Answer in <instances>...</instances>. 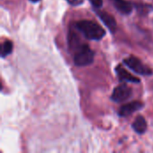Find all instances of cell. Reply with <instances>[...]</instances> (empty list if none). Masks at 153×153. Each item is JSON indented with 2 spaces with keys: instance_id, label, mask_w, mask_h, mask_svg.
<instances>
[{
  "instance_id": "cell-1",
  "label": "cell",
  "mask_w": 153,
  "mask_h": 153,
  "mask_svg": "<svg viewBox=\"0 0 153 153\" xmlns=\"http://www.w3.org/2000/svg\"><path fill=\"white\" fill-rule=\"evenodd\" d=\"M74 27L87 39L100 40L106 35V30L100 24L93 21L81 20L74 23Z\"/></svg>"
},
{
  "instance_id": "cell-2",
  "label": "cell",
  "mask_w": 153,
  "mask_h": 153,
  "mask_svg": "<svg viewBox=\"0 0 153 153\" xmlns=\"http://www.w3.org/2000/svg\"><path fill=\"white\" fill-rule=\"evenodd\" d=\"M94 52L87 44H82L74 51V62L76 66L82 67L92 64L94 59Z\"/></svg>"
},
{
  "instance_id": "cell-3",
  "label": "cell",
  "mask_w": 153,
  "mask_h": 153,
  "mask_svg": "<svg viewBox=\"0 0 153 153\" xmlns=\"http://www.w3.org/2000/svg\"><path fill=\"white\" fill-rule=\"evenodd\" d=\"M124 64L138 74L146 76L152 74V70L134 56H130L129 57L125 58Z\"/></svg>"
},
{
  "instance_id": "cell-4",
  "label": "cell",
  "mask_w": 153,
  "mask_h": 153,
  "mask_svg": "<svg viewBox=\"0 0 153 153\" xmlns=\"http://www.w3.org/2000/svg\"><path fill=\"white\" fill-rule=\"evenodd\" d=\"M132 94H133L132 89L129 86H127L126 83H121L114 89L113 93L111 95V100L114 102L121 103L131 98Z\"/></svg>"
},
{
  "instance_id": "cell-5",
  "label": "cell",
  "mask_w": 153,
  "mask_h": 153,
  "mask_svg": "<svg viewBox=\"0 0 153 153\" xmlns=\"http://www.w3.org/2000/svg\"><path fill=\"white\" fill-rule=\"evenodd\" d=\"M143 103L141 101H133L127 104L123 105L119 110H118V115L122 117H126L127 116H130L134 114V112L140 110L141 108H143Z\"/></svg>"
},
{
  "instance_id": "cell-6",
  "label": "cell",
  "mask_w": 153,
  "mask_h": 153,
  "mask_svg": "<svg viewBox=\"0 0 153 153\" xmlns=\"http://www.w3.org/2000/svg\"><path fill=\"white\" fill-rule=\"evenodd\" d=\"M115 71H116V74H117L118 79L121 82H134V83H139L141 82V80L139 78L131 74L126 69H125L120 65L116 67Z\"/></svg>"
},
{
  "instance_id": "cell-7",
  "label": "cell",
  "mask_w": 153,
  "mask_h": 153,
  "mask_svg": "<svg viewBox=\"0 0 153 153\" xmlns=\"http://www.w3.org/2000/svg\"><path fill=\"white\" fill-rule=\"evenodd\" d=\"M96 13L100 18V20L103 22V23L109 29V30L111 32H115L117 30V21L115 20V18L110 13L104 12V11L99 10Z\"/></svg>"
},
{
  "instance_id": "cell-8",
  "label": "cell",
  "mask_w": 153,
  "mask_h": 153,
  "mask_svg": "<svg viewBox=\"0 0 153 153\" xmlns=\"http://www.w3.org/2000/svg\"><path fill=\"white\" fill-rule=\"evenodd\" d=\"M114 6L123 14H130L133 12L134 5L126 0H111Z\"/></svg>"
},
{
  "instance_id": "cell-9",
  "label": "cell",
  "mask_w": 153,
  "mask_h": 153,
  "mask_svg": "<svg viewBox=\"0 0 153 153\" xmlns=\"http://www.w3.org/2000/svg\"><path fill=\"white\" fill-rule=\"evenodd\" d=\"M132 127L135 133H137L139 134H144L147 130V122H146V119L144 118V117L139 116L138 117H136V119L134 121V123L132 125Z\"/></svg>"
},
{
  "instance_id": "cell-10",
  "label": "cell",
  "mask_w": 153,
  "mask_h": 153,
  "mask_svg": "<svg viewBox=\"0 0 153 153\" xmlns=\"http://www.w3.org/2000/svg\"><path fill=\"white\" fill-rule=\"evenodd\" d=\"M13 42L9 39H6L2 44V50H1V56L5 57L6 56L10 55L13 51Z\"/></svg>"
},
{
  "instance_id": "cell-11",
  "label": "cell",
  "mask_w": 153,
  "mask_h": 153,
  "mask_svg": "<svg viewBox=\"0 0 153 153\" xmlns=\"http://www.w3.org/2000/svg\"><path fill=\"white\" fill-rule=\"evenodd\" d=\"M91 4L95 7V8H100L103 4V0H89Z\"/></svg>"
},
{
  "instance_id": "cell-12",
  "label": "cell",
  "mask_w": 153,
  "mask_h": 153,
  "mask_svg": "<svg viewBox=\"0 0 153 153\" xmlns=\"http://www.w3.org/2000/svg\"><path fill=\"white\" fill-rule=\"evenodd\" d=\"M71 5H74V6H77V5H80L83 3L84 0H66Z\"/></svg>"
},
{
  "instance_id": "cell-13",
  "label": "cell",
  "mask_w": 153,
  "mask_h": 153,
  "mask_svg": "<svg viewBox=\"0 0 153 153\" xmlns=\"http://www.w3.org/2000/svg\"><path fill=\"white\" fill-rule=\"evenodd\" d=\"M30 1H31V2H33V3H37V2H39V1H40V0H30Z\"/></svg>"
}]
</instances>
